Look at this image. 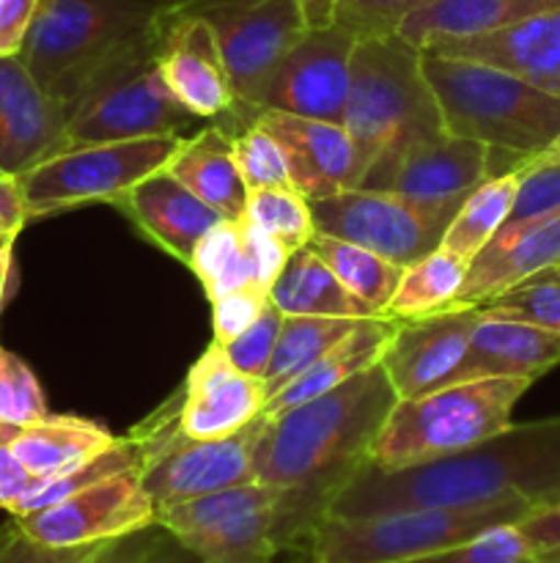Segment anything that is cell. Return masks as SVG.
<instances>
[{"instance_id": "1", "label": "cell", "mask_w": 560, "mask_h": 563, "mask_svg": "<svg viewBox=\"0 0 560 563\" xmlns=\"http://www.w3.org/2000/svg\"><path fill=\"white\" fill-rule=\"evenodd\" d=\"M384 368L371 366L349 383L267 416L256 445V482L278 489V550L311 539L333 500L371 460V449L395 407Z\"/></svg>"}, {"instance_id": "2", "label": "cell", "mask_w": 560, "mask_h": 563, "mask_svg": "<svg viewBox=\"0 0 560 563\" xmlns=\"http://www.w3.org/2000/svg\"><path fill=\"white\" fill-rule=\"evenodd\" d=\"M560 495V416L511 423L472 449L404 471L371 462L333 500L327 517L362 520L406 509H450L525 498L544 506Z\"/></svg>"}, {"instance_id": "3", "label": "cell", "mask_w": 560, "mask_h": 563, "mask_svg": "<svg viewBox=\"0 0 560 563\" xmlns=\"http://www.w3.org/2000/svg\"><path fill=\"white\" fill-rule=\"evenodd\" d=\"M421 66L450 135L470 137L516 163L544 154L560 135V97L475 60L423 53Z\"/></svg>"}, {"instance_id": "4", "label": "cell", "mask_w": 560, "mask_h": 563, "mask_svg": "<svg viewBox=\"0 0 560 563\" xmlns=\"http://www.w3.org/2000/svg\"><path fill=\"white\" fill-rule=\"evenodd\" d=\"M159 11L163 0H38L20 60L66 110L115 53L157 25Z\"/></svg>"}, {"instance_id": "5", "label": "cell", "mask_w": 560, "mask_h": 563, "mask_svg": "<svg viewBox=\"0 0 560 563\" xmlns=\"http://www.w3.org/2000/svg\"><path fill=\"white\" fill-rule=\"evenodd\" d=\"M421 55L399 33L357 38L344 126L355 143L360 179L382 154L445 130L437 99L423 75Z\"/></svg>"}, {"instance_id": "6", "label": "cell", "mask_w": 560, "mask_h": 563, "mask_svg": "<svg viewBox=\"0 0 560 563\" xmlns=\"http://www.w3.org/2000/svg\"><path fill=\"white\" fill-rule=\"evenodd\" d=\"M527 388L530 379L522 377H481L399 399L368 462L379 471H404L472 449L511 427Z\"/></svg>"}, {"instance_id": "7", "label": "cell", "mask_w": 560, "mask_h": 563, "mask_svg": "<svg viewBox=\"0 0 560 563\" xmlns=\"http://www.w3.org/2000/svg\"><path fill=\"white\" fill-rule=\"evenodd\" d=\"M64 115L69 146L157 135L184 137V132L203 121L192 115L163 80L157 25L115 53L82 86Z\"/></svg>"}, {"instance_id": "8", "label": "cell", "mask_w": 560, "mask_h": 563, "mask_svg": "<svg viewBox=\"0 0 560 563\" xmlns=\"http://www.w3.org/2000/svg\"><path fill=\"white\" fill-rule=\"evenodd\" d=\"M536 504L525 498L450 509H406L390 515L338 520L324 517L313 528L311 563H404L467 542L494 526L519 522Z\"/></svg>"}, {"instance_id": "9", "label": "cell", "mask_w": 560, "mask_h": 563, "mask_svg": "<svg viewBox=\"0 0 560 563\" xmlns=\"http://www.w3.org/2000/svg\"><path fill=\"white\" fill-rule=\"evenodd\" d=\"M267 416H258L228 438L190 440L176 427L170 399L132 432L141 449V484L154 506L184 504L220 489L256 482V445Z\"/></svg>"}, {"instance_id": "10", "label": "cell", "mask_w": 560, "mask_h": 563, "mask_svg": "<svg viewBox=\"0 0 560 563\" xmlns=\"http://www.w3.org/2000/svg\"><path fill=\"white\" fill-rule=\"evenodd\" d=\"M179 143V135H157L66 146L36 168L14 176L27 220L49 218L82 203H115L137 181L165 168Z\"/></svg>"}, {"instance_id": "11", "label": "cell", "mask_w": 560, "mask_h": 563, "mask_svg": "<svg viewBox=\"0 0 560 563\" xmlns=\"http://www.w3.org/2000/svg\"><path fill=\"white\" fill-rule=\"evenodd\" d=\"M492 176V148L448 130L404 143L366 168L360 190L393 192L448 231L472 190Z\"/></svg>"}, {"instance_id": "12", "label": "cell", "mask_w": 560, "mask_h": 563, "mask_svg": "<svg viewBox=\"0 0 560 563\" xmlns=\"http://www.w3.org/2000/svg\"><path fill=\"white\" fill-rule=\"evenodd\" d=\"M275 511L278 489L247 482L165 506L157 511V526L203 563H272L278 555Z\"/></svg>"}, {"instance_id": "13", "label": "cell", "mask_w": 560, "mask_h": 563, "mask_svg": "<svg viewBox=\"0 0 560 563\" xmlns=\"http://www.w3.org/2000/svg\"><path fill=\"white\" fill-rule=\"evenodd\" d=\"M173 11L209 22L236 99L247 102L264 75L305 36L296 0H165Z\"/></svg>"}, {"instance_id": "14", "label": "cell", "mask_w": 560, "mask_h": 563, "mask_svg": "<svg viewBox=\"0 0 560 563\" xmlns=\"http://www.w3.org/2000/svg\"><path fill=\"white\" fill-rule=\"evenodd\" d=\"M357 36L340 25L307 27L305 36L258 80L245 104L344 124Z\"/></svg>"}, {"instance_id": "15", "label": "cell", "mask_w": 560, "mask_h": 563, "mask_svg": "<svg viewBox=\"0 0 560 563\" xmlns=\"http://www.w3.org/2000/svg\"><path fill=\"white\" fill-rule=\"evenodd\" d=\"M27 539L47 548H88L157 526V506L141 484V467L102 478L53 506L14 517Z\"/></svg>"}, {"instance_id": "16", "label": "cell", "mask_w": 560, "mask_h": 563, "mask_svg": "<svg viewBox=\"0 0 560 563\" xmlns=\"http://www.w3.org/2000/svg\"><path fill=\"white\" fill-rule=\"evenodd\" d=\"M311 212L318 234L355 242L399 267L421 262L443 245L445 236V231L423 218L417 209L382 190L351 187L311 201Z\"/></svg>"}, {"instance_id": "17", "label": "cell", "mask_w": 560, "mask_h": 563, "mask_svg": "<svg viewBox=\"0 0 560 563\" xmlns=\"http://www.w3.org/2000/svg\"><path fill=\"white\" fill-rule=\"evenodd\" d=\"M157 64L173 97L198 119H217L239 102L209 22L173 11L165 0L157 16Z\"/></svg>"}, {"instance_id": "18", "label": "cell", "mask_w": 560, "mask_h": 563, "mask_svg": "<svg viewBox=\"0 0 560 563\" xmlns=\"http://www.w3.org/2000/svg\"><path fill=\"white\" fill-rule=\"evenodd\" d=\"M264 379L239 372L225 355V346L212 341L187 372L184 385L170 399L176 427L190 440L228 438L256 421L267 407Z\"/></svg>"}, {"instance_id": "19", "label": "cell", "mask_w": 560, "mask_h": 563, "mask_svg": "<svg viewBox=\"0 0 560 563\" xmlns=\"http://www.w3.org/2000/svg\"><path fill=\"white\" fill-rule=\"evenodd\" d=\"M472 322H475V308L399 319L379 361L395 396L417 399L450 385L456 368L467 355Z\"/></svg>"}, {"instance_id": "20", "label": "cell", "mask_w": 560, "mask_h": 563, "mask_svg": "<svg viewBox=\"0 0 560 563\" xmlns=\"http://www.w3.org/2000/svg\"><path fill=\"white\" fill-rule=\"evenodd\" d=\"M69 146L60 104L20 55H0V174L20 176Z\"/></svg>"}, {"instance_id": "21", "label": "cell", "mask_w": 560, "mask_h": 563, "mask_svg": "<svg viewBox=\"0 0 560 563\" xmlns=\"http://www.w3.org/2000/svg\"><path fill=\"white\" fill-rule=\"evenodd\" d=\"M256 121L280 143L291 170V185L307 201L357 187L360 165L344 124L302 119L280 110H256Z\"/></svg>"}, {"instance_id": "22", "label": "cell", "mask_w": 560, "mask_h": 563, "mask_svg": "<svg viewBox=\"0 0 560 563\" xmlns=\"http://www.w3.org/2000/svg\"><path fill=\"white\" fill-rule=\"evenodd\" d=\"M423 53L494 66L560 97V9L541 11L481 36L437 44Z\"/></svg>"}, {"instance_id": "23", "label": "cell", "mask_w": 560, "mask_h": 563, "mask_svg": "<svg viewBox=\"0 0 560 563\" xmlns=\"http://www.w3.org/2000/svg\"><path fill=\"white\" fill-rule=\"evenodd\" d=\"M560 262V214L508 223L486 242L481 253L467 264V278L456 295L453 308H481L522 284L530 275Z\"/></svg>"}, {"instance_id": "24", "label": "cell", "mask_w": 560, "mask_h": 563, "mask_svg": "<svg viewBox=\"0 0 560 563\" xmlns=\"http://www.w3.org/2000/svg\"><path fill=\"white\" fill-rule=\"evenodd\" d=\"M113 207H119L148 242L163 247L170 258L181 264H190L201 236L220 220H225L217 209L187 190L165 168L137 181Z\"/></svg>"}, {"instance_id": "25", "label": "cell", "mask_w": 560, "mask_h": 563, "mask_svg": "<svg viewBox=\"0 0 560 563\" xmlns=\"http://www.w3.org/2000/svg\"><path fill=\"white\" fill-rule=\"evenodd\" d=\"M560 363V335L514 319H492L478 313L470 330V344L453 383L481 377L538 379Z\"/></svg>"}, {"instance_id": "26", "label": "cell", "mask_w": 560, "mask_h": 563, "mask_svg": "<svg viewBox=\"0 0 560 563\" xmlns=\"http://www.w3.org/2000/svg\"><path fill=\"white\" fill-rule=\"evenodd\" d=\"M165 170L173 174L201 201L217 209L225 220L245 218L250 192L236 165L234 135L217 121L181 137Z\"/></svg>"}, {"instance_id": "27", "label": "cell", "mask_w": 560, "mask_h": 563, "mask_svg": "<svg viewBox=\"0 0 560 563\" xmlns=\"http://www.w3.org/2000/svg\"><path fill=\"white\" fill-rule=\"evenodd\" d=\"M552 9H560V0H432L412 11L395 33L423 53L437 44L492 33Z\"/></svg>"}, {"instance_id": "28", "label": "cell", "mask_w": 560, "mask_h": 563, "mask_svg": "<svg viewBox=\"0 0 560 563\" xmlns=\"http://www.w3.org/2000/svg\"><path fill=\"white\" fill-rule=\"evenodd\" d=\"M395 324H399V319L390 317L360 319L349 335H344L338 344L329 346L316 363H311L305 372L296 374L278 394L269 396L264 412L278 416V412L291 410V407L302 405L307 399H316V396L349 383L351 377H357L366 368L377 366L382 361V352L388 346L390 335H393Z\"/></svg>"}, {"instance_id": "29", "label": "cell", "mask_w": 560, "mask_h": 563, "mask_svg": "<svg viewBox=\"0 0 560 563\" xmlns=\"http://www.w3.org/2000/svg\"><path fill=\"white\" fill-rule=\"evenodd\" d=\"M119 434L75 416H44L42 421L11 429L9 445L36 478L58 476L119 443Z\"/></svg>"}, {"instance_id": "30", "label": "cell", "mask_w": 560, "mask_h": 563, "mask_svg": "<svg viewBox=\"0 0 560 563\" xmlns=\"http://www.w3.org/2000/svg\"><path fill=\"white\" fill-rule=\"evenodd\" d=\"M269 302L283 317H379L371 306L346 291L340 280L329 273L327 264L307 245L289 253L283 269L269 289Z\"/></svg>"}, {"instance_id": "31", "label": "cell", "mask_w": 560, "mask_h": 563, "mask_svg": "<svg viewBox=\"0 0 560 563\" xmlns=\"http://www.w3.org/2000/svg\"><path fill=\"white\" fill-rule=\"evenodd\" d=\"M307 247L327 264L329 273L340 280V286L346 291H351L357 300H362L379 317H384L390 297L399 289L404 267L388 262V258L368 251V247L355 245V242L335 240V236L318 234V231L311 236Z\"/></svg>"}, {"instance_id": "32", "label": "cell", "mask_w": 560, "mask_h": 563, "mask_svg": "<svg viewBox=\"0 0 560 563\" xmlns=\"http://www.w3.org/2000/svg\"><path fill=\"white\" fill-rule=\"evenodd\" d=\"M467 278V262L437 247L421 262L404 267L401 284L390 297L384 317L390 319H421L432 313L450 311L456 295Z\"/></svg>"}, {"instance_id": "33", "label": "cell", "mask_w": 560, "mask_h": 563, "mask_svg": "<svg viewBox=\"0 0 560 563\" xmlns=\"http://www.w3.org/2000/svg\"><path fill=\"white\" fill-rule=\"evenodd\" d=\"M516 196V168L508 174L489 176L478 190L470 192L456 218L450 220L448 231L443 236V245L448 253L459 256L470 264L478 253L486 247V242L497 234L508 220L511 207Z\"/></svg>"}, {"instance_id": "34", "label": "cell", "mask_w": 560, "mask_h": 563, "mask_svg": "<svg viewBox=\"0 0 560 563\" xmlns=\"http://www.w3.org/2000/svg\"><path fill=\"white\" fill-rule=\"evenodd\" d=\"M357 322L360 319L285 317L278 335V344H275L272 361H269L267 374H264L267 394H278L296 374H302L311 363H316L329 346H335L344 335H349Z\"/></svg>"}, {"instance_id": "35", "label": "cell", "mask_w": 560, "mask_h": 563, "mask_svg": "<svg viewBox=\"0 0 560 563\" xmlns=\"http://www.w3.org/2000/svg\"><path fill=\"white\" fill-rule=\"evenodd\" d=\"M187 267L201 280L209 300L242 286H253L239 220H220L217 225H212L195 245Z\"/></svg>"}, {"instance_id": "36", "label": "cell", "mask_w": 560, "mask_h": 563, "mask_svg": "<svg viewBox=\"0 0 560 563\" xmlns=\"http://www.w3.org/2000/svg\"><path fill=\"white\" fill-rule=\"evenodd\" d=\"M478 313L492 319L536 324V328L560 335V262L530 275L522 284L511 286L494 300L483 302Z\"/></svg>"}, {"instance_id": "37", "label": "cell", "mask_w": 560, "mask_h": 563, "mask_svg": "<svg viewBox=\"0 0 560 563\" xmlns=\"http://www.w3.org/2000/svg\"><path fill=\"white\" fill-rule=\"evenodd\" d=\"M247 218L272 234L289 253L300 251L316 234L311 201L294 187H269L247 196Z\"/></svg>"}, {"instance_id": "38", "label": "cell", "mask_w": 560, "mask_h": 563, "mask_svg": "<svg viewBox=\"0 0 560 563\" xmlns=\"http://www.w3.org/2000/svg\"><path fill=\"white\" fill-rule=\"evenodd\" d=\"M234 157L247 192L269 190V187H294L283 148L256 119L234 132Z\"/></svg>"}, {"instance_id": "39", "label": "cell", "mask_w": 560, "mask_h": 563, "mask_svg": "<svg viewBox=\"0 0 560 563\" xmlns=\"http://www.w3.org/2000/svg\"><path fill=\"white\" fill-rule=\"evenodd\" d=\"M560 214V154H536L516 165V196L508 223Z\"/></svg>"}, {"instance_id": "40", "label": "cell", "mask_w": 560, "mask_h": 563, "mask_svg": "<svg viewBox=\"0 0 560 563\" xmlns=\"http://www.w3.org/2000/svg\"><path fill=\"white\" fill-rule=\"evenodd\" d=\"M404 563H536L533 550L516 522L508 526H494L467 542L450 544V548L428 553L423 559H412Z\"/></svg>"}, {"instance_id": "41", "label": "cell", "mask_w": 560, "mask_h": 563, "mask_svg": "<svg viewBox=\"0 0 560 563\" xmlns=\"http://www.w3.org/2000/svg\"><path fill=\"white\" fill-rule=\"evenodd\" d=\"M44 416H49V410L36 374L22 357L0 350V423L20 429Z\"/></svg>"}, {"instance_id": "42", "label": "cell", "mask_w": 560, "mask_h": 563, "mask_svg": "<svg viewBox=\"0 0 560 563\" xmlns=\"http://www.w3.org/2000/svg\"><path fill=\"white\" fill-rule=\"evenodd\" d=\"M426 3L432 0H338L335 25L346 27L357 38L393 36L401 22Z\"/></svg>"}, {"instance_id": "43", "label": "cell", "mask_w": 560, "mask_h": 563, "mask_svg": "<svg viewBox=\"0 0 560 563\" xmlns=\"http://www.w3.org/2000/svg\"><path fill=\"white\" fill-rule=\"evenodd\" d=\"M283 313H280L272 302H267L264 311L258 313L256 322H253L245 333L236 335L231 344H225L228 361L234 363L239 372L264 379L269 361H272L275 344H278L280 328H283Z\"/></svg>"}, {"instance_id": "44", "label": "cell", "mask_w": 560, "mask_h": 563, "mask_svg": "<svg viewBox=\"0 0 560 563\" xmlns=\"http://www.w3.org/2000/svg\"><path fill=\"white\" fill-rule=\"evenodd\" d=\"M209 302H212L214 341L225 346L256 322L258 313H261L264 306L269 302V295L267 291L256 289V286H242V289L220 295Z\"/></svg>"}, {"instance_id": "45", "label": "cell", "mask_w": 560, "mask_h": 563, "mask_svg": "<svg viewBox=\"0 0 560 563\" xmlns=\"http://www.w3.org/2000/svg\"><path fill=\"white\" fill-rule=\"evenodd\" d=\"M239 231H242V245H245L247 269H250V284L269 295L275 278H278L285 258H289V251H285L272 234L258 229L247 214L245 218H239Z\"/></svg>"}, {"instance_id": "46", "label": "cell", "mask_w": 560, "mask_h": 563, "mask_svg": "<svg viewBox=\"0 0 560 563\" xmlns=\"http://www.w3.org/2000/svg\"><path fill=\"white\" fill-rule=\"evenodd\" d=\"M516 528L527 539L536 563H560V500L527 511Z\"/></svg>"}, {"instance_id": "47", "label": "cell", "mask_w": 560, "mask_h": 563, "mask_svg": "<svg viewBox=\"0 0 560 563\" xmlns=\"http://www.w3.org/2000/svg\"><path fill=\"white\" fill-rule=\"evenodd\" d=\"M108 544V542H104ZM102 544H88V548H47L16 528L14 537L0 550V563H86Z\"/></svg>"}, {"instance_id": "48", "label": "cell", "mask_w": 560, "mask_h": 563, "mask_svg": "<svg viewBox=\"0 0 560 563\" xmlns=\"http://www.w3.org/2000/svg\"><path fill=\"white\" fill-rule=\"evenodd\" d=\"M11 429L16 427H3V423H0V509L14 515L16 506L22 504V498L31 493L33 484H36L38 478L31 476V473L25 471V465L14 456V451H11Z\"/></svg>"}, {"instance_id": "49", "label": "cell", "mask_w": 560, "mask_h": 563, "mask_svg": "<svg viewBox=\"0 0 560 563\" xmlns=\"http://www.w3.org/2000/svg\"><path fill=\"white\" fill-rule=\"evenodd\" d=\"M163 526H148L143 531L130 533V537L113 539V542L102 544L86 563H141L152 553L154 544L163 539Z\"/></svg>"}, {"instance_id": "50", "label": "cell", "mask_w": 560, "mask_h": 563, "mask_svg": "<svg viewBox=\"0 0 560 563\" xmlns=\"http://www.w3.org/2000/svg\"><path fill=\"white\" fill-rule=\"evenodd\" d=\"M38 0H0V55H20Z\"/></svg>"}, {"instance_id": "51", "label": "cell", "mask_w": 560, "mask_h": 563, "mask_svg": "<svg viewBox=\"0 0 560 563\" xmlns=\"http://www.w3.org/2000/svg\"><path fill=\"white\" fill-rule=\"evenodd\" d=\"M27 223L25 203L14 176H0V251L14 247L16 234Z\"/></svg>"}, {"instance_id": "52", "label": "cell", "mask_w": 560, "mask_h": 563, "mask_svg": "<svg viewBox=\"0 0 560 563\" xmlns=\"http://www.w3.org/2000/svg\"><path fill=\"white\" fill-rule=\"evenodd\" d=\"M141 563H203V561L195 559V555H192L187 548H181V544L176 542L168 531H165L163 539L154 544L152 553H148Z\"/></svg>"}, {"instance_id": "53", "label": "cell", "mask_w": 560, "mask_h": 563, "mask_svg": "<svg viewBox=\"0 0 560 563\" xmlns=\"http://www.w3.org/2000/svg\"><path fill=\"white\" fill-rule=\"evenodd\" d=\"M305 16L307 27H327L335 22V3L338 0H296Z\"/></svg>"}, {"instance_id": "54", "label": "cell", "mask_w": 560, "mask_h": 563, "mask_svg": "<svg viewBox=\"0 0 560 563\" xmlns=\"http://www.w3.org/2000/svg\"><path fill=\"white\" fill-rule=\"evenodd\" d=\"M11 284H14V258H11L9 247V251H0V308L9 300Z\"/></svg>"}, {"instance_id": "55", "label": "cell", "mask_w": 560, "mask_h": 563, "mask_svg": "<svg viewBox=\"0 0 560 563\" xmlns=\"http://www.w3.org/2000/svg\"><path fill=\"white\" fill-rule=\"evenodd\" d=\"M14 531H16V522H5V526H0V550H3L5 542L14 537Z\"/></svg>"}, {"instance_id": "56", "label": "cell", "mask_w": 560, "mask_h": 563, "mask_svg": "<svg viewBox=\"0 0 560 563\" xmlns=\"http://www.w3.org/2000/svg\"><path fill=\"white\" fill-rule=\"evenodd\" d=\"M547 152H549V154H560V135L555 137V143H552V146L547 148Z\"/></svg>"}, {"instance_id": "57", "label": "cell", "mask_w": 560, "mask_h": 563, "mask_svg": "<svg viewBox=\"0 0 560 563\" xmlns=\"http://www.w3.org/2000/svg\"><path fill=\"white\" fill-rule=\"evenodd\" d=\"M558 500H560V495H558ZM558 500H552V504H558Z\"/></svg>"}, {"instance_id": "58", "label": "cell", "mask_w": 560, "mask_h": 563, "mask_svg": "<svg viewBox=\"0 0 560 563\" xmlns=\"http://www.w3.org/2000/svg\"><path fill=\"white\" fill-rule=\"evenodd\" d=\"M0 176H3V174H0Z\"/></svg>"}]
</instances>
